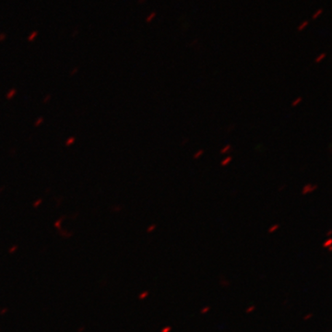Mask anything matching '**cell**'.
I'll return each instance as SVG.
<instances>
[{
    "label": "cell",
    "instance_id": "obj_5",
    "mask_svg": "<svg viewBox=\"0 0 332 332\" xmlns=\"http://www.w3.org/2000/svg\"><path fill=\"white\" fill-rule=\"evenodd\" d=\"M308 24H309V21H303L300 25L298 26V28H297V31L298 32H302L303 30H305V29L308 26Z\"/></svg>",
    "mask_w": 332,
    "mask_h": 332
},
{
    "label": "cell",
    "instance_id": "obj_3",
    "mask_svg": "<svg viewBox=\"0 0 332 332\" xmlns=\"http://www.w3.org/2000/svg\"><path fill=\"white\" fill-rule=\"evenodd\" d=\"M156 16H157V12L156 11H152V12H150L149 15L147 16L145 18V21L147 22V23H150V22H152V21L153 19L156 18Z\"/></svg>",
    "mask_w": 332,
    "mask_h": 332
},
{
    "label": "cell",
    "instance_id": "obj_17",
    "mask_svg": "<svg viewBox=\"0 0 332 332\" xmlns=\"http://www.w3.org/2000/svg\"><path fill=\"white\" fill-rule=\"evenodd\" d=\"M209 307H205V308H203L201 311H200V313L205 314V313H207V312H209Z\"/></svg>",
    "mask_w": 332,
    "mask_h": 332
},
{
    "label": "cell",
    "instance_id": "obj_11",
    "mask_svg": "<svg viewBox=\"0 0 332 332\" xmlns=\"http://www.w3.org/2000/svg\"><path fill=\"white\" fill-rule=\"evenodd\" d=\"M302 100H303V99L301 98V97H299V98H297V100H295L294 102H292V106H296V105H298V104H300V102H302Z\"/></svg>",
    "mask_w": 332,
    "mask_h": 332
},
{
    "label": "cell",
    "instance_id": "obj_2",
    "mask_svg": "<svg viewBox=\"0 0 332 332\" xmlns=\"http://www.w3.org/2000/svg\"><path fill=\"white\" fill-rule=\"evenodd\" d=\"M39 35V32L38 31H32L27 37V41L28 42H33L36 40V38Z\"/></svg>",
    "mask_w": 332,
    "mask_h": 332
},
{
    "label": "cell",
    "instance_id": "obj_1",
    "mask_svg": "<svg viewBox=\"0 0 332 332\" xmlns=\"http://www.w3.org/2000/svg\"><path fill=\"white\" fill-rule=\"evenodd\" d=\"M316 188H317L316 185H313L308 184V185H305V187H304V189H303V192L302 193H303V195L312 193V192H314V190H316Z\"/></svg>",
    "mask_w": 332,
    "mask_h": 332
},
{
    "label": "cell",
    "instance_id": "obj_10",
    "mask_svg": "<svg viewBox=\"0 0 332 332\" xmlns=\"http://www.w3.org/2000/svg\"><path fill=\"white\" fill-rule=\"evenodd\" d=\"M203 153H204V150H198V152H197L196 154L194 155V159H198V158H199L200 156H201Z\"/></svg>",
    "mask_w": 332,
    "mask_h": 332
},
{
    "label": "cell",
    "instance_id": "obj_19",
    "mask_svg": "<svg viewBox=\"0 0 332 332\" xmlns=\"http://www.w3.org/2000/svg\"><path fill=\"white\" fill-rule=\"evenodd\" d=\"M156 226L155 225H152V226H150V228H149V230H148V232H151V231H153L154 230V228H155Z\"/></svg>",
    "mask_w": 332,
    "mask_h": 332
},
{
    "label": "cell",
    "instance_id": "obj_18",
    "mask_svg": "<svg viewBox=\"0 0 332 332\" xmlns=\"http://www.w3.org/2000/svg\"><path fill=\"white\" fill-rule=\"evenodd\" d=\"M147 1L148 0H138V3L139 4H145Z\"/></svg>",
    "mask_w": 332,
    "mask_h": 332
},
{
    "label": "cell",
    "instance_id": "obj_13",
    "mask_svg": "<svg viewBox=\"0 0 332 332\" xmlns=\"http://www.w3.org/2000/svg\"><path fill=\"white\" fill-rule=\"evenodd\" d=\"M79 30H78V29H73V31H72V33H71V36L72 37H76L78 34H79Z\"/></svg>",
    "mask_w": 332,
    "mask_h": 332
},
{
    "label": "cell",
    "instance_id": "obj_9",
    "mask_svg": "<svg viewBox=\"0 0 332 332\" xmlns=\"http://www.w3.org/2000/svg\"><path fill=\"white\" fill-rule=\"evenodd\" d=\"M279 228V224H275V225H273V226H271L270 229H268V233H272L273 232H275L277 229Z\"/></svg>",
    "mask_w": 332,
    "mask_h": 332
},
{
    "label": "cell",
    "instance_id": "obj_21",
    "mask_svg": "<svg viewBox=\"0 0 332 332\" xmlns=\"http://www.w3.org/2000/svg\"><path fill=\"white\" fill-rule=\"evenodd\" d=\"M15 92H16V91H15V90H12V93H15ZM12 93H11V94H12ZM11 94H10V95H11ZM11 97H12V96H9V95H8V96H7V98L10 99Z\"/></svg>",
    "mask_w": 332,
    "mask_h": 332
},
{
    "label": "cell",
    "instance_id": "obj_14",
    "mask_svg": "<svg viewBox=\"0 0 332 332\" xmlns=\"http://www.w3.org/2000/svg\"><path fill=\"white\" fill-rule=\"evenodd\" d=\"M171 329H172V328H171V327H165L164 329H162V332H170Z\"/></svg>",
    "mask_w": 332,
    "mask_h": 332
},
{
    "label": "cell",
    "instance_id": "obj_12",
    "mask_svg": "<svg viewBox=\"0 0 332 332\" xmlns=\"http://www.w3.org/2000/svg\"><path fill=\"white\" fill-rule=\"evenodd\" d=\"M230 149H231V146H230V145H227V146H225V147H224V149H222V150H221V152H222V153H226L227 151H228L229 150H230Z\"/></svg>",
    "mask_w": 332,
    "mask_h": 332
},
{
    "label": "cell",
    "instance_id": "obj_4",
    "mask_svg": "<svg viewBox=\"0 0 332 332\" xmlns=\"http://www.w3.org/2000/svg\"><path fill=\"white\" fill-rule=\"evenodd\" d=\"M322 13H323V8H318V9H317V10L313 14V15H312L311 19H313V21H315V19H316L317 18H319V17L322 15Z\"/></svg>",
    "mask_w": 332,
    "mask_h": 332
},
{
    "label": "cell",
    "instance_id": "obj_20",
    "mask_svg": "<svg viewBox=\"0 0 332 332\" xmlns=\"http://www.w3.org/2000/svg\"><path fill=\"white\" fill-rule=\"evenodd\" d=\"M311 316H312V314H310V315H307L305 318H304V320H307V319H309V318H311Z\"/></svg>",
    "mask_w": 332,
    "mask_h": 332
},
{
    "label": "cell",
    "instance_id": "obj_6",
    "mask_svg": "<svg viewBox=\"0 0 332 332\" xmlns=\"http://www.w3.org/2000/svg\"><path fill=\"white\" fill-rule=\"evenodd\" d=\"M326 56H327V54H326V53H322V54H320V55L316 58V63L321 62Z\"/></svg>",
    "mask_w": 332,
    "mask_h": 332
},
{
    "label": "cell",
    "instance_id": "obj_15",
    "mask_svg": "<svg viewBox=\"0 0 332 332\" xmlns=\"http://www.w3.org/2000/svg\"><path fill=\"white\" fill-rule=\"evenodd\" d=\"M254 309H255V306L252 305V306H250V307H248L247 310H246V313H251V312L254 311Z\"/></svg>",
    "mask_w": 332,
    "mask_h": 332
},
{
    "label": "cell",
    "instance_id": "obj_7",
    "mask_svg": "<svg viewBox=\"0 0 332 332\" xmlns=\"http://www.w3.org/2000/svg\"><path fill=\"white\" fill-rule=\"evenodd\" d=\"M231 161H232V157H230V156H228V157L226 158V159H224L222 162V166H226V165H228L229 163H231Z\"/></svg>",
    "mask_w": 332,
    "mask_h": 332
},
{
    "label": "cell",
    "instance_id": "obj_16",
    "mask_svg": "<svg viewBox=\"0 0 332 332\" xmlns=\"http://www.w3.org/2000/svg\"><path fill=\"white\" fill-rule=\"evenodd\" d=\"M331 245V239H329L328 241L326 243H324V247H327V246H329Z\"/></svg>",
    "mask_w": 332,
    "mask_h": 332
},
{
    "label": "cell",
    "instance_id": "obj_8",
    "mask_svg": "<svg viewBox=\"0 0 332 332\" xmlns=\"http://www.w3.org/2000/svg\"><path fill=\"white\" fill-rule=\"evenodd\" d=\"M8 38V34L6 32H0V43L6 41Z\"/></svg>",
    "mask_w": 332,
    "mask_h": 332
}]
</instances>
